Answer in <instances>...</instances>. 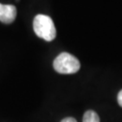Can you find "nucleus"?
<instances>
[{
	"mask_svg": "<svg viewBox=\"0 0 122 122\" xmlns=\"http://www.w3.org/2000/svg\"><path fill=\"white\" fill-rule=\"evenodd\" d=\"M33 28L35 35L46 42H52L56 37V28L49 15L38 14L34 19Z\"/></svg>",
	"mask_w": 122,
	"mask_h": 122,
	"instance_id": "nucleus-1",
	"label": "nucleus"
},
{
	"mask_svg": "<svg viewBox=\"0 0 122 122\" xmlns=\"http://www.w3.org/2000/svg\"><path fill=\"white\" fill-rule=\"evenodd\" d=\"M52 66L58 73L73 74L80 70L81 63L78 59L72 54L63 52L54 59Z\"/></svg>",
	"mask_w": 122,
	"mask_h": 122,
	"instance_id": "nucleus-2",
	"label": "nucleus"
},
{
	"mask_svg": "<svg viewBox=\"0 0 122 122\" xmlns=\"http://www.w3.org/2000/svg\"><path fill=\"white\" fill-rule=\"evenodd\" d=\"M17 15L16 7L13 5H4L0 3V22L3 24H12Z\"/></svg>",
	"mask_w": 122,
	"mask_h": 122,
	"instance_id": "nucleus-3",
	"label": "nucleus"
},
{
	"mask_svg": "<svg viewBox=\"0 0 122 122\" xmlns=\"http://www.w3.org/2000/svg\"><path fill=\"white\" fill-rule=\"evenodd\" d=\"M83 122H100L99 115L93 110H88L84 113Z\"/></svg>",
	"mask_w": 122,
	"mask_h": 122,
	"instance_id": "nucleus-4",
	"label": "nucleus"
},
{
	"mask_svg": "<svg viewBox=\"0 0 122 122\" xmlns=\"http://www.w3.org/2000/svg\"><path fill=\"white\" fill-rule=\"evenodd\" d=\"M61 122H77V120L74 118H71V117H67V118H63Z\"/></svg>",
	"mask_w": 122,
	"mask_h": 122,
	"instance_id": "nucleus-5",
	"label": "nucleus"
},
{
	"mask_svg": "<svg viewBox=\"0 0 122 122\" xmlns=\"http://www.w3.org/2000/svg\"><path fill=\"white\" fill-rule=\"evenodd\" d=\"M118 103L120 107H122V90L118 94Z\"/></svg>",
	"mask_w": 122,
	"mask_h": 122,
	"instance_id": "nucleus-6",
	"label": "nucleus"
},
{
	"mask_svg": "<svg viewBox=\"0 0 122 122\" xmlns=\"http://www.w3.org/2000/svg\"><path fill=\"white\" fill-rule=\"evenodd\" d=\"M16 1H17V2H19V0H16Z\"/></svg>",
	"mask_w": 122,
	"mask_h": 122,
	"instance_id": "nucleus-7",
	"label": "nucleus"
}]
</instances>
